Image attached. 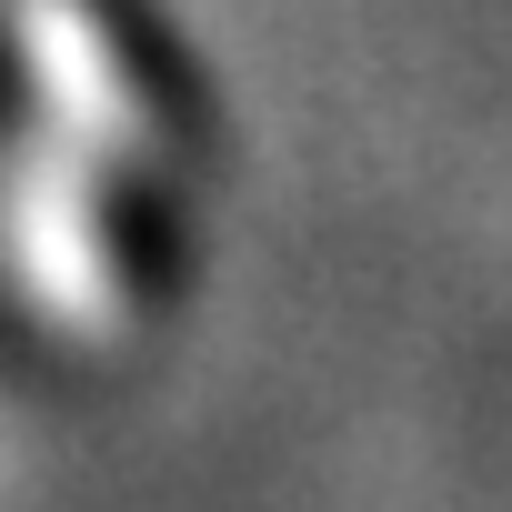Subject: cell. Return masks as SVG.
I'll return each instance as SVG.
<instances>
[{"label": "cell", "instance_id": "cell-1", "mask_svg": "<svg viewBox=\"0 0 512 512\" xmlns=\"http://www.w3.org/2000/svg\"><path fill=\"white\" fill-rule=\"evenodd\" d=\"M21 61H31V81H41L71 121H91L101 141H121V151L151 141V111L131 101V71L111 61V41L91 31V11H71V0H21Z\"/></svg>", "mask_w": 512, "mask_h": 512}]
</instances>
